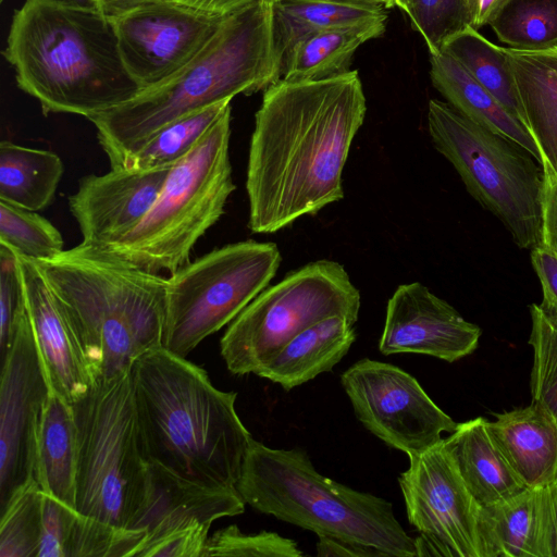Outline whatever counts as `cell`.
Instances as JSON below:
<instances>
[{"instance_id":"cell-27","label":"cell","mask_w":557,"mask_h":557,"mask_svg":"<svg viewBox=\"0 0 557 557\" xmlns=\"http://www.w3.org/2000/svg\"><path fill=\"white\" fill-rule=\"evenodd\" d=\"M387 16L337 25L302 37L289 52L281 79L292 83L329 79L348 73L355 51L380 37Z\"/></svg>"},{"instance_id":"cell-9","label":"cell","mask_w":557,"mask_h":557,"mask_svg":"<svg viewBox=\"0 0 557 557\" xmlns=\"http://www.w3.org/2000/svg\"><path fill=\"white\" fill-rule=\"evenodd\" d=\"M428 128L435 149L455 168L468 193L495 215L521 249L541 244L544 172L516 141L432 99Z\"/></svg>"},{"instance_id":"cell-45","label":"cell","mask_w":557,"mask_h":557,"mask_svg":"<svg viewBox=\"0 0 557 557\" xmlns=\"http://www.w3.org/2000/svg\"><path fill=\"white\" fill-rule=\"evenodd\" d=\"M152 1L156 0H97L98 11L111 20Z\"/></svg>"},{"instance_id":"cell-50","label":"cell","mask_w":557,"mask_h":557,"mask_svg":"<svg viewBox=\"0 0 557 557\" xmlns=\"http://www.w3.org/2000/svg\"><path fill=\"white\" fill-rule=\"evenodd\" d=\"M4 0H0V2H3Z\"/></svg>"},{"instance_id":"cell-4","label":"cell","mask_w":557,"mask_h":557,"mask_svg":"<svg viewBox=\"0 0 557 557\" xmlns=\"http://www.w3.org/2000/svg\"><path fill=\"white\" fill-rule=\"evenodd\" d=\"M273 2L260 1L227 14L215 35L180 72L161 85L89 121L110 166H120L166 124L250 95L281 79Z\"/></svg>"},{"instance_id":"cell-14","label":"cell","mask_w":557,"mask_h":557,"mask_svg":"<svg viewBox=\"0 0 557 557\" xmlns=\"http://www.w3.org/2000/svg\"><path fill=\"white\" fill-rule=\"evenodd\" d=\"M225 16L156 0L112 21L124 64L143 91L180 72L215 35Z\"/></svg>"},{"instance_id":"cell-48","label":"cell","mask_w":557,"mask_h":557,"mask_svg":"<svg viewBox=\"0 0 557 557\" xmlns=\"http://www.w3.org/2000/svg\"><path fill=\"white\" fill-rule=\"evenodd\" d=\"M552 493H553L554 507H555L556 521H557V475L552 483Z\"/></svg>"},{"instance_id":"cell-43","label":"cell","mask_w":557,"mask_h":557,"mask_svg":"<svg viewBox=\"0 0 557 557\" xmlns=\"http://www.w3.org/2000/svg\"><path fill=\"white\" fill-rule=\"evenodd\" d=\"M185 4L189 8L214 14V15H227L249 4L269 1L275 2L277 0H173Z\"/></svg>"},{"instance_id":"cell-19","label":"cell","mask_w":557,"mask_h":557,"mask_svg":"<svg viewBox=\"0 0 557 557\" xmlns=\"http://www.w3.org/2000/svg\"><path fill=\"white\" fill-rule=\"evenodd\" d=\"M245 505L236 488L201 486L149 461L145 497L128 529L145 535L139 554L145 545L169 534L240 515Z\"/></svg>"},{"instance_id":"cell-3","label":"cell","mask_w":557,"mask_h":557,"mask_svg":"<svg viewBox=\"0 0 557 557\" xmlns=\"http://www.w3.org/2000/svg\"><path fill=\"white\" fill-rule=\"evenodd\" d=\"M2 55L45 114L90 120L141 91L124 64L113 21L98 10L25 0Z\"/></svg>"},{"instance_id":"cell-17","label":"cell","mask_w":557,"mask_h":557,"mask_svg":"<svg viewBox=\"0 0 557 557\" xmlns=\"http://www.w3.org/2000/svg\"><path fill=\"white\" fill-rule=\"evenodd\" d=\"M170 168L117 166L104 174L83 176L69 197L82 243L106 247L129 233L152 207Z\"/></svg>"},{"instance_id":"cell-24","label":"cell","mask_w":557,"mask_h":557,"mask_svg":"<svg viewBox=\"0 0 557 557\" xmlns=\"http://www.w3.org/2000/svg\"><path fill=\"white\" fill-rule=\"evenodd\" d=\"M354 325L343 315L314 323L292 338L256 375L290 391L331 371L355 343Z\"/></svg>"},{"instance_id":"cell-18","label":"cell","mask_w":557,"mask_h":557,"mask_svg":"<svg viewBox=\"0 0 557 557\" xmlns=\"http://www.w3.org/2000/svg\"><path fill=\"white\" fill-rule=\"evenodd\" d=\"M39 358L52 393L69 404L88 394L95 379L82 341L36 262L17 255Z\"/></svg>"},{"instance_id":"cell-20","label":"cell","mask_w":557,"mask_h":557,"mask_svg":"<svg viewBox=\"0 0 557 557\" xmlns=\"http://www.w3.org/2000/svg\"><path fill=\"white\" fill-rule=\"evenodd\" d=\"M481 557H557L552 484L479 509Z\"/></svg>"},{"instance_id":"cell-33","label":"cell","mask_w":557,"mask_h":557,"mask_svg":"<svg viewBox=\"0 0 557 557\" xmlns=\"http://www.w3.org/2000/svg\"><path fill=\"white\" fill-rule=\"evenodd\" d=\"M42 491L32 480L0 509V557H37L41 536Z\"/></svg>"},{"instance_id":"cell-44","label":"cell","mask_w":557,"mask_h":557,"mask_svg":"<svg viewBox=\"0 0 557 557\" xmlns=\"http://www.w3.org/2000/svg\"><path fill=\"white\" fill-rule=\"evenodd\" d=\"M471 27L479 30L498 14L509 0H469Z\"/></svg>"},{"instance_id":"cell-25","label":"cell","mask_w":557,"mask_h":557,"mask_svg":"<svg viewBox=\"0 0 557 557\" xmlns=\"http://www.w3.org/2000/svg\"><path fill=\"white\" fill-rule=\"evenodd\" d=\"M430 64L432 84L449 106L469 120L516 141L541 164L537 147L524 125L454 57L442 50L430 54Z\"/></svg>"},{"instance_id":"cell-38","label":"cell","mask_w":557,"mask_h":557,"mask_svg":"<svg viewBox=\"0 0 557 557\" xmlns=\"http://www.w3.org/2000/svg\"><path fill=\"white\" fill-rule=\"evenodd\" d=\"M301 557L297 543L276 532L244 533L236 524L220 529L209 536L205 557Z\"/></svg>"},{"instance_id":"cell-21","label":"cell","mask_w":557,"mask_h":557,"mask_svg":"<svg viewBox=\"0 0 557 557\" xmlns=\"http://www.w3.org/2000/svg\"><path fill=\"white\" fill-rule=\"evenodd\" d=\"M487 429L527 487L546 486L557 475V418L542 405L517 408L487 421Z\"/></svg>"},{"instance_id":"cell-47","label":"cell","mask_w":557,"mask_h":557,"mask_svg":"<svg viewBox=\"0 0 557 557\" xmlns=\"http://www.w3.org/2000/svg\"><path fill=\"white\" fill-rule=\"evenodd\" d=\"M59 5L78 8V9H87V10H98L97 0H41Z\"/></svg>"},{"instance_id":"cell-26","label":"cell","mask_w":557,"mask_h":557,"mask_svg":"<svg viewBox=\"0 0 557 557\" xmlns=\"http://www.w3.org/2000/svg\"><path fill=\"white\" fill-rule=\"evenodd\" d=\"M78 461L73 407L50 393L38 428L35 479L40 488L75 508Z\"/></svg>"},{"instance_id":"cell-36","label":"cell","mask_w":557,"mask_h":557,"mask_svg":"<svg viewBox=\"0 0 557 557\" xmlns=\"http://www.w3.org/2000/svg\"><path fill=\"white\" fill-rule=\"evenodd\" d=\"M400 10L423 37L430 54L440 52L449 38L471 26L469 0H403Z\"/></svg>"},{"instance_id":"cell-31","label":"cell","mask_w":557,"mask_h":557,"mask_svg":"<svg viewBox=\"0 0 557 557\" xmlns=\"http://www.w3.org/2000/svg\"><path fill=\"white\" fill-rule=\"evenodd\" d=\"M230 104L231 101L219 102L166 124L120 166L151 170L174 165L198 144Z\"/></svg>"},{"instance_id":"cell-30","label":"cell","mask_w":557,"mask_h":557,"mask_svg":"<svg viewBox=\"0 0 557 557\" xmlns=\"http://www.w3.org/2000/svg\"><path fill=\"white\" fill-rule=\"evenodd\" d=\"M442 50L454 57L525 127L523 109L505 48L496 46L469 26L449 38Z\"/></svg>"},{"instance_id":"cell-32","label":"cell","mask_w":557,"mask_h":557,"mask_svg":"<svg viewBox=\"0 0 557 557\" xmlns=\"http://www.w3.org/2000/svg\"><path fill=\"white\" fill-rule=\"evenodd\" d=\"M510 48L537 50L557 45V0H509L488 24Z\"/></svg>"},{"instance_id":"cell-39","label":"cell","mask_w":557,"mask_h":557,"mask_svg":"<svg viewBox=\"0 0 557 557\" xmlns=\"http://www.w3.org/2000/svg\"><path fill=\"white\" fill-rule=\"evenodd\" d=\"M77 510L42 492L41 536L37 557H67Z\"/></svg>"},{"instance_id":"cell-28","label":"cell","mask_w":557,"mask_h":557,"mask_svg":"<svg viewBox=\"0 0 557 557\" xmlns=\"http://www.w3.org/2000/svg\"><path fill=\"white\" fill-rule=\"evenodd\" d=\"M63 172L61 158L52 151L0 143V201L42 210L52 202Z\"/></svg>"},{"instance_id":"cell-8","label":"cell","mask_w":557,"mask_h":557,"mask_svg":"<svg viewBox=\"0 0 557 557\" xmlns=\"http://www.w3.org/2000/svg\"><path fill=\"white\" fill-rule=\"evenodd\" d=\"M72 407L78 443L75 508L128 529L145 497L149 466L131 371L96 381Z\"/></svg>"},{"instance_id":"cell-16","label":"cell","mask_w":557,"mask_h":557,"mask_svg":"<svg viewBox=\"0 0 557 557\" xmlns=\"http://www.w3.org/2000/svg\"><path fill=\"white\" fill-rule=\"evenodd\" d=\"M481 329L419 282L399 285L387 301L379 350L421 354L447 362L471 355Z\"/></svg>"},{"instance_id":"cell-42","label":"cell","mask_w":557,"mask_h":557,"mask_svg":"<svg viewBox=\"0 0 557 557\" xmlns=\"http://www.w3.org/2000/svg\"><path fill=\"white\" fill-rule=\"evenodd\" d=\"M317 554L322 557H371L384 556L381 552L338 539L318 536Z\"/></svg>"},{"instance_id":"cell-22","label":"cell","mask_w":557,"mask_h":557,"mask_svg":"<svg viewBox=\"0 0 557 557\" xmlns=\"http://www.w3.org/2000/svg\"><path fill=\"white\" fill-rule=\"evenodd\" d=\"M505 53L543 172L557 176V45L537 50L505 48Z\"/></svg>"},{"instance_id":"cell-46","label":"cell","mask_w":557,"mask_h":557,"mask_svg":"<svg viewBox=\"0 0 557 557\" xmlns=\"http://www.w3.org/2000/svg\"><path fill=\"white\" fill-rule=\"evenodd\" d=\"M330 1L341 4L347 5H358V7H370V8H383L391 9L394 7L393 0H323Z\"/></svg>"},{"instance_id":"cell-15","label":"cell","mask_w":557,"mask_h":557,"mask_svg":"<svg viewBox=\"0 0 557 557\" xmlns=\"http://www.w3.org/2000/svg\"><path fill=\"white\" fill-rule=\"evenodd\" d=\"M50 393L29 317L1 360L0 509L36 480L37 433Z\"/></svg>"},{"instance_id":"cell-2","label":"cell","mask_w":557,"mask_h":557,"mask_svg":"<svg viewBox=\"0 0 557 557\" xmlns=\"http://www.w3.org/2000/svg\"><path fill=\"white\" fill-rule=\"evenodd\" d=\"M145 456L174 475L212 488H236L251 434L235 409L237 393L164 348L131 369Z\"/></svg>"},{"instance_id":"cell-35","label":"cell","mask_w":557,"mask_h":557,"mask_svg":"<svg viewBox=\"0 0 557 557\" xmlns=\"http://www.w3.org/2000/svg\"><path fill=\"white\" fill-rule=\"evenodd\" d=\"M533 348L531 371L532 401L548 409L557 418V313L540 304L530 306Z\"/></svg>"},{"instance_id":"cell-37","label":"cell","mask_w":557,"mask_h":557,"mask_svg":"<svg viewBox=\"0 0 557 557\" xmlns=\"http://www.w3.org/2000/svg\"><path fill=\"white\" fill-rule=\"evenodd\" d=\"M144 533L115 527L77 511L71 532L67 557H133L144 542Z\"/></svg>"},{"instance_id":"cell-12","label":"cell","mask_w":557,"mask_h":557,"mask_svg":"<svg viewBox=\"0 0 557 557\" xmlns=\"http://www.w3.org/2000/svg\"><path fill=\"white\" fill-rule=\"evenodd\" d=\"M398 478L417 556L481 557L479 509L444 438L408 456Z\"/></svg>"},{"instance_id":"cell-7","label":"cell","mask_w":557,"mask_h":557,"mask_svg":"<svg viewBox=\"0 0 557 557\" xmlns=\"http://www.w3.org/2000/svg\"><path fill=\"white\" fill-rule=\"evenodd\" d=\"M231 104L168 172L145 218L119 242L100 247L144 270L172 274L225 212L236 186L230 160Z\"/></svg>"},{"instance_id":"cell-1","label":"cell","mask_w":557,"mask_h":557,"mask_svg":"<svg viewBox=\"0 0 557 557\" xmlns=\"http://www.w3.org/2000/svg\"><path fill=\"white\" fill-rule=\"evenodd\" d=\"M366 111L357 71L278 79L264 90L246 174L252 233H275L344 197L343 170Z\"/></svg>"},{"instance_id":"cell-23","label":"cell","mask_w":557,"mask_h":557,"mask_svg":"<svg viewBox=\"0 0 557 557\" xmlns=\"http://www.w3.org/2000/svg\"><path fill=\"white\" fill-rule=\"evenodd\" d=\"M444 442L480 507L496 505L527 488L494 442L484 418L458 423Z\"/></svg>"},{"instance_id":"cell-49","label":"cell","mask_w":557,"mask_h":557,"mask_svg":"<svg viewBox=\"0 0 557 557\" xmlns=\"http://www.w3.org/2000/svg\"><path fill=\"white\" fill-rule=\"evenodd\" d=\"M393 4H394V7H398L400 9V7L403 4V0H393Z\"/></svg>"},{"instance_id":"cell-29","label":"cell","mask_w":557,"mask_h":557,"mask_svg":"<svg viewBox=\"0 0 557 557\" xmlns=\"http://www.w3.org/2000/svg\"><path fill=\"white\" fill-rule=\"evenodd\" d=\"M387 16L383 8L347 5L323 0H277L272 28L280 75L293 47L305 36L337 25Z\"/></svg>"},{"instance_id":"cell-6","label":"cell","mask_w":557,"mask_h":557,"mask_svg":"<svg viewBox=\"0 0 557 557\" xmlns=\"http://www.w3.org/2000/svg\"><path fill=\"white\" fill-rule=\"evenodd\" d=\"M236 490L256 511L311 531L381 552L417 556L416 540L392 504L318 472L302 448L278 449L251 440Z\"/></svg>"},{"instance_id":"cell-40","label":"cell","mask_w":557,"mask_h":557,"mask_svg":"<svg viewBox=\"0 0 557 557\" xmlns=\"http://www.w3.org/2000/svg\"><path fill=\"white\" fill-rule=\"evenodd\" d=\"M532 267L543 290V308L557 313V256L544 247L531 250Z\"/></svg>"},{"instance_id":"cell-41","label":"cell","mask_w":557,"mask_h":557,"mask_svg":"<svg viewBox=\"0 0 557 557\" xmlns=\"http://www.w3.org/2000/svg\"><path fill=\"white\" fill-rule=\"evenodd\" d=\"M541 247L557 256V176L544 173Z\"/></svg>"},{"instance_id":"cell-5","label":"cell","mask_w":557,"mask_h":557,"mask_svg":"<svg viewBox=\"0 0 557 557\" xmlns=\"http://www.w3.org/2000/svg\"><path fill=\"white\" fill-rule=\"evenodd\" d=\"M35 262L74 325L95 382L129 372L162 348L168 277L84 243Z\"/></svg>"},{"instance_id":"cell-11","label":"cell","mask_w":557,"mask_h":557,"mask_svg":"<svg viewBox=\"0 0 557 557\" xmlns=\"http://www.w3.org/2000/svg\"><path fill=\"white\" fill-rule=\"evenodd\" d=\"M281 261L274 243L245 240L214 248L170 274L162 348L186 358L268 287Z\"/></svg>"},{"instance_id":"cell-34","label":"cell","mask_w":557,"mask_h":557,"mask_svg":"<svg viewBox=\"0 0 557 557\" xmlns=\"http://www.w3.org/2000/svg\"><path fill=\"white\" fill-rule=\"evenodd\" d=\"M0 244L34 261L55 257L64 249L59 230L46 218L18 206L0 201Z\"/></svg>"},{"instance_id":"cell-10","label":"cell","mask_w":557,"mask_h":557,"mask_svg":"<svg viewBox=\"0 0 557 557\" xmlns=\"http://www.w3.org/2000/svg\"><path fill=\"white\" fill-rule=\"evenodd\" d=\"M360 306V292L342 264L326 259L310 262L248 304L221 337V356L231 373L256 374L314 323L332 315L356 323Z\"/></svg>"},{"instance_id":"cell-13","label":"cell","mask_w":557,"mask_h":557,"mask_svg":"<svg viewBox=\"0 0 557 557\" xmlns=\"http://www.w3.org/2000/svg\"><path fill=\"white\" fill-rule=\"evenodd\" d=\"M341 384L361 424L407 456L432 447L458 424L414 376L392 363L360 359L341 374Z\"/></svg>"}]
</instances>
